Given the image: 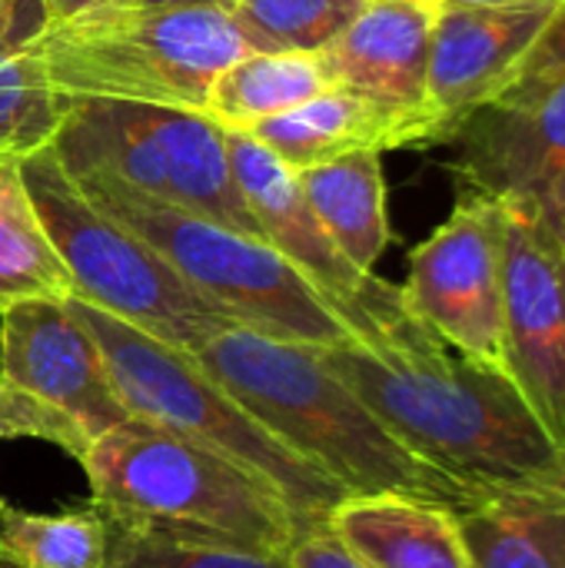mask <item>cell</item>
<instances>
[{
	"mask_svg": "<svg viewBox=\"0 0 565 568\" xmlns=\"http://www.w3.org/2000/svg\"><path fill=\"white\" fill-rule=\"evenodd\" d=\"M320 359L413 456L473 499L565 483V449L506 369L460 356L416 316L373 346H320Z\"/></svg>",
	"mask_w": 565,
	"mask_h": 568,
	"instance_id": "6da1fadb",
	"label": "cell"
},
{
	"mask_svg": "<svg viewBox=\"0 0 565 568\" xmlns=\"http://www.w3.org/2000/svg\"><path fill=\"white\" fill-rule=\"evenodd\" d=\"M193 363L290 453L326 473L346 496H406L450 513L473 496L413 456L340 379L320 346L283 343L233 326L203 339Z\"/></svg>",
	"mask_w": 565,
	"mask_h": 568,
	"instance_id": "7a4b0ae2",
	"label": "cell"
},
{
	"mask_svg": "<svg viewBox=\"0 0 565 568\" xmlns=\"http://www.w3.org/2000/svg\"><path fill=\"white\" fill-rule=\"evenodd\" d=\"M80 466L107 526L270 559L316 526L260 476L143 419L93 439Z\"/></svg>",
	"mask_w": 565,
	"mask_h": 568,
	"instance_id": "3957f363",
	"label": "cell"
},
{
	"mask_svg": "<svg viewBox=\"0 0 565 568\" xmlns=\"http://www.w3.org/2000/svg\"><path fill=\"white\" fill-rule=\"evenodd\" d=\"M37 53L63 103L113 100L203 113L213 80L253 50L226 7L107 3L50 23Z\"/></svg>",
	"mask_w": 565,
	"mask_h": 568,
	"instance_id": "277c9868",
	"label": "cell"
},
{
	"mask_svg": "<svg viewBox=\"0 0 565 568\" xmlns=\"http://www.w3.org/2000/svg\"><path fill=\"white\" fill-rule=\"evenodd\" d=\"M73 183L236 326L323 349L356 343L350 323L270 243L150 200L100 173L73 176Z\"/></svg>",
	"mask_w": 565,
	"mask_h": 568,
	"instance_id": "5b68a950",
	"label": "cell"
},
{
	"mask_svg": "<svg viewBox=\"0 0 565 568\" xmlns=\"http://www.w3.org/2000/svg\"><path fill=\"white\" fill-rule=\"evenodd\" d=\"M67 303L97 339L107 373L133 419L183 436L260 476L310 523H326L346 499L326 473L290 453L230 393H223L190 353L173 349L83 300Z\"/></svg>",
	"mask_w": 565,
	"mask_h": 568,
	"instance_id": "8992f818",
	"label": "cell"
},
{
	"mask_svg": "<svg viewBox=\"0 0 565 568\" xmlns=\"http://www.w3.org/2000/svg\"><path fill=\"white\" fill-rule=\"evenodd\" d=\"M20 170L37 216L70 273V300H83L183 353L236 326L183 283L160 253L93 206L60 166L50 143L27 153Z\"/></svg>",
	"mask_w": 565,
	"mask_h": 568,
	"instance_id": "52a82bcc",
	"label": "cell"
},
{
	"mask_svg": "<svg viewBox=\"0 0 565 568\" xmlns=\"http://www.w3.org/2000/svg\"><path fill=\"white\" fill-rule=\"evenodd\" d=\"M50 150L70 176L100 173L150 200L263 240L233 176L226 130L206 113L77 100L67 103Z\"/></svg>",
	"mask_w": 565,
	"mask_h": 568,
	"instance_id": "ba28073f",
	"label": "cell"
},
{
	"mask_svg": "<svg viewBox=\"0 0 565 568\" xmlns=\"http://www.w3.org/2000/svg\"><path fill=\"white\" fill-rule=\"evenodd\" d=\"M406 310L450 349L503 369V206L463 190L410 253Z\"/></svg>",
	"mask_w": 565,
	"mask_h": 568,
	"instance_id": "9c48e42d",
	"label": "cell"
},
{
	"mask_svg": "<svg viewBox=\"0 0 565 568\" xmlns=\"http://www.w3.org/2000/svg\"><path fill=\"white\" fill-rule=\"evenodd\" d=\"M226 153L263 240L320 290V296L350 323L360 346L380 343L413 316L400 286L380 280L376 273L356 270L343 256L316 213L306 206L293 170H286L263 143L250 133L226 130Z\"/></svg>",
	"mask_w": 565,
	"mask_h": 568,
	"instance_id": "30bf717a",
	"label": "cell"
},
{
	"mask_svg": "<svg viewBox=\"0 0 565 568\" xmlns=\"http://www.w3.org/2000/svg\"><path fill=\"white\" fill-rule=\"evenodd\" d=\"M500 203V200H496ZM503 206V369L565 449V243Z\"/></svg>",
	"mask_w": 565,
	"mask_h": 568,
	"instance_id": "8fae6325",
	"label": "cell"
},
{
	"mask_svg": "<svg viewBox=\"0 0 565 568\" xmlns=\"http://www.w3.org/2000/svg\"><path fill=\"white\" fill-rule=\"evenodd\" d=\"M456 173L565 243V77L519 103H486L456 133Z\"/></svg>",
	"mask_w": 565,
	"mask_h": 568,
	"instance_id": "7c38bea8",
	"label": "cell"
},
{
	"mask_svg": "<svg viewBox=\"0 0 565 568\" xmlns=\"http://www.w3.org/2000/svg\"><path fill=\"white\" fill-rule=\"evenodd\" d=\"M0 383L67 413L90 443L133 419L97 339L67 300H27L0 310Z\"/></svg>",
	"mask_w": 565,
	"mask_h": 568,
	"instance_id": "4fadbf2b",
	"label": "cell"
},
{
	"mask_svg": "<svg viewBox=\"0 0 565 568\" xmlns=\"http://www.w3.org/2000/svg\"><path fill=\"white\" fill-rule=\"evenodd\" d=\"M559 3L519 7H443L430 37V110L446 143L460 126L493 103L546 30Z\"/></svg>",
	"mask_w": 565,
	"mask_h": 568,
	"instance_id": "5bb4252c",
	"label": "cell"
},
{
	"mask_svg": "<svg viewBox=\"0 0 565 568\" xmlns=\"http://www.w3.org/2000/svg\"><path fill=\"white\" fill-rule=\"evenodd\" d=\"M246 133L293 173L350 153L383 156L386 150L446 143L433 113L390 106L346 87H333L300 110L263 120Z\"/></svg>",
	"mask_w": 565,
	"mask_h": 568,
	"instance_id": "9a60e30c",
	"label": "cell"
},
{
	"mask_svg": "<svg viewBox=\"0 0 565 568\" xmlns=\"http://www.w3.org/2000/svg\"><path fill=\"white\" fill-rule=\"evenodd\" d=\"M433 20V13L400 0H366L320 57L336 87L390 106L433 113L426 90Z\"/></svg>",
	"mask_w": 565,
	"mask_h": 568,
	"instance_id": "2e32d148",
	"label": "cell"
},
{
	"mask_svg": "<svg viewBox=\"0 0 565 568\" xmlns=\"http://www.w3.org/2000/svg\"><path fill=\"white\" fill-rule=\"evenodd\" d=\"M326 532L370 568H470L456 516L406 496H346Z\"/></svg>",
	"mask_w": 565,
	"mask_h": 568,
	"instance_id": "e0dca14e",
	"label": "cell"
},
{
	"mask_svg": "<svg viewBox=\"0 0 565 568\" xmlns=\"http://www.w3.org/2000/svg\"><path fill=\"white\" fill-rule=\"evenodd\" d=\"M453 516L470 568H565V483L500 489Z\"/></svg>",
	"mask_w": 565,
	"mask_h": 568,
	"instance_id": "ac0fdd59",
	"label": "cell"
},
{
	"mask_svg": "<svg viewBox=\"0 0 565 568\" xmlns=\"http://www.w3.org/2000/svg\"><path fill=\"white\" fill-rule=\"evenodd\" d=\"M306 206L316 213L323 230L343 250V256L363 270L376 273L393 230L386 213V176L380 153H350L293 173Z\"/></svg>",
	"mask_w": 565,
	"mask_h": 568,
	"instance_id": "d6986e66",
	"label": "cell"
},
{
	"mask_svg": "<svg viewBox=\"0 0 565 568\" xmlns=\"http://www.w3.org/2000/svg\"><path fill=\"white\" fill-rule=\"evenodd\" d=\"M333 87L320 50L246 53L213 80L203 113L223 130L246 133L263 120L300 110Z\"/></svg>",
	"mask_w": 565,
	"mask_h": 568,
	"instance_id": "ffe728a7",
	"label": "cell"
},
{
	"mask_svg": "<svg viewBox=\"0 0 565 568\" xmlns=\"http://www.w3.org/2000/svg\"><path fill=\"white\" fill-rule=\"evenodd\" d=\"M0 156V310L27 300H70L73 283L57 256L20 170Z\"/></svg>",
	"mask_w": 565,
	"mask_h": 568,
	"instance_id": "44dd1931",
	"label": "cell"
},
{
	"mask_svg": "<svg viewBox=\"0 0 565 568\" xmlns=\"http://www.w3.org/2000/svg\"><path fill=\"white\" fill-rule=\"evenodd\" d=\"M107 523L87 503L70 513L43 516L0 499V556L20 568H103Z\"/></svg>",
	"mask_w": 565,
	"mask_h": 568,
	"instance_id": "7402d4cb",
	"label": "cell"
},
{
	"mask_svg": "<svg viewBox=\"0 0 565 568\" xmlns=\"http://www.w3.org/2000/svg\"><path fill=\"white\" fill-rule=\"evenodd\" d=\"M226 10L253 53L323 50L356 17L350 0H233Z\"/></svg>",
	"mask_w": 565,
	"mask_h": 568,
	"instance_id": "603a6c76",
	"label": "cell"
},
{
	"mask_svg": "<svg viewBox=\"0 0 565 568\" xmlns=\"http://www.w3.org/2000/svg\"><path fill=\"white\" fill-rule=\"evenodd\" d=\"M67 113L50 90L37 43L0 57V156H27L47 146Z\"/></svg>",
	"mask_w": 565,
	"mask_h": 568,
	"instance_id": "cb8c5ba5",
	"label": "cell"
},
{
	"mask_svg": "<svg viewBox=\"0 0 565 568\" xmlns=\"http://www.w3.org/2000/svg\"><path fill=\"white\" fill-rule=\"evenodd\" d=\"M107 536H110V549L103 568H290L286 559L186 546L120 526H107Z\"/></svg>",
	"mask_w": 565,
	"mask_h": 568,
	"instance_id": "d4e9b609",
	"label": "cell"
},
{
	"mask_svg": "<svg viewBox=\"0 0 565 568\" xmlns=\"http://www.w3.org/2000/svg\"><path fill=\"white\" fill-rule=\"evenodd\" d=\"M3 439H40L63 449L73 463H83L90 453L87 433L67 413L0 383V443Z\"/></svg>",
	"mask_w": 565,
	"mask_h": 568,
	"instance_id": "484cf974",
	"label": "cell"
},
{
	"mask_svg": "<svg viewBox=\"0 0 565 568\" xmlns=\"http://www.w3.org/2000/svg\"><path fill=\"white\" fill-rule=\"evenodd\" d=\"M559 77H565V0L549 17L546 30L539 33V40L533 43V50L526 53L519 70L513 73L509 87L493 103H519V100L539 93L543 87H549Z\"/></svg>",
	"mask_w": 565,
	"mask_h": 568,
	"instance_id": "4316f807",
	"label": "cell"
},
{
	"mask_svg": "<svg viewBox=\"0 0 565 568\" xmlns=\"http://www.w3.org/2000/svg\"><path fill=\"white\" fill-rule=\"evenodd\" d=\"M47 27L43 0H0V57L37 43Z\"/></svg>",
	"mask_w": 565,
	"mask_h": 568,
	"instance_id": "83f0119b",
	"label": "cell"
},
{
	"mask_svg": "<svg viewBox=\"0 0 565 568\" xmlns=\"http://www.w3.org/2000/svg\"><path fill=\"white\" fill-rule=\"evenodd\" d=\"M286 562H290V568H370L363 566L360 559H353V556L326 532L323 523L306 526V529L296 536V542H293L290 552H286Z\"/></svg>",
	"mask_w": 565,
	"mask_h": 568,
	"instance_id": "f1b7e54d",
	"label": "cell"
},
{
	"mask_svg": "<svg viewBox=\"0 0 565 568\" xmlns=\"http://www.w3.org/2000/svg\"><path fill=\"white\" fill-rule=\"evenodd\" d=\"M107 3H117V0H43L50 23L70 20V17H77V13H87V10H93V7H107Z\"/></svg>",
	"mask_w": 565,
	"mask_h": 568,
	"instance_id": "f546056e",
	"label": "cell"
},
{
	"mask_svg": "<svg viewBox=\"0 0 565 568\" xmlns=\"http://www.w3.org/2000/svg\"><path fill=\"white\" fill-rule=\"evenodd\" d=\"M127 7H230L233 0H117Z\"/></svg>",
	"mask_w": 565,
	"mask_h": 568,
	"instance_id": "4dcf8cb0",
	"label": "cell"
},
{
	"mask_svg": "<svg viewBox=\"0 0 565 568\" xmlns=\"http://www.w3.org/2000/svg\"><path fill=\"white\" fill-rule=\"evenodd\" d=\"M519 3H563V0H446V7H519Z\"/></svg>",
	"mask_w": 565,
	"mask_h": 568,
	"instance_id": "1f68e13d",
	"label": "cell"
},
{
	"mask_svg": "<svg viewBox=\"0 0 565 568\" xmlns=\"http://www.w3.org/2000/svg\"><path fill=\"white\" fill-rule=\"evenodd\" d=\"M400 3H410V7H420V10H426V13H440L443 7H446V0H400Z\"/></svg>",
	"mask_w": 565,
	"mask_h": 568,
	"instance_id": "d6a6232c",
	"label": "cell"
},
{
	"mask_svg": "<svg viewBox=\"0 0 565 568\" xmlns=\"http://www.w3.org/2000/svg\"><path fill=\"white\" fill-rule=\"evenodd\" d=\"M0 568H20V566H13V562H7V559L0 556Z\"/></svg>",
	"mask_w": 565,
	"mask_h": 568,
	"instance_id": "836d02e7",
	"label": "cell"
},
{
	"mask_svg": "<svg viewBox=\"0 0 565 568\" xmlns=\"http://www.w3.org/2000/svg\"><path fill=\"white\" fill-rule=\"evenodd\" d=\"M350 3H353V7H356V10H360V7H363V3H366V0H350Z\"/></svg>",
	"mask_w": 565,
	"mask_h": 568,
	"instance_id": "e575fe53",
	"label": "cell"
}]
</instances>
